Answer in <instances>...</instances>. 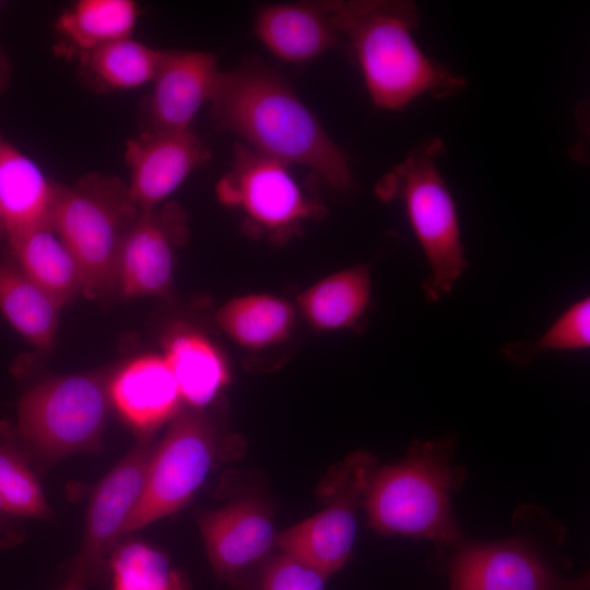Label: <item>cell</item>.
<instances>
[{
	"instance_id": "1",
	"label": "cell",
	"mask_w": 590,
	"mask_h": 590,
	"mask_svg": "<svg viewBox=\"0 0 590 590\" xmlns=\"http://www.w3.org/2000/svg\"><path fill=\"white\" fill-rule=\"evenodd\" d=\"M210 102L215 126L240 135L253 150L310 167L334 188L351 186L346 154L288 85L258 59L221 72Z\"/></svg>"
},
{
	"instance_id": "2",
	"label": "cell",
	"mask_w": 590,
	"mask_h": 590,
	"mask_svg": "<svg viewBox=\"0 0 590 590\" xmlns=\"http://www.w3.org/2000/svg\"><path fill=\"white\" fill-rule=\"evenodd\" d=\"M332 24L346 39L373 102L398 110L422 95L453 96L465 80L428 58L416 45L415 3L404 0L326 1Z\"/></svg>"
},
{
	"instance_id": "3",
	"label": "cell",
	"mask_w": 590,
	"mask_h": 590,
	"mask_svg": "<svg viewBox=\"0 0 590 590\" xmlns=\"http://www.w3.org/2000/svg\"><path fill=\"white\" fill-rule=\"evenodd\" d=\"M453 438L414 442L398 463L374 470L364 505L369 526L386 535H405L453 550L464 542L450 497L464 479L452 464Z\"/></svg>"
},
{
	"instance_id": "4",
	"label": "cell",
	"mask_w": 590,
	"mask_h": 590,
	"mask_svg": "<svg viewBox=\"0 0 590 590\" xmlns=\"http://www.w3.org/2000/svg\"><path fill=\"white\" fill-rule=\"evenodd\" d=\"M445 153L439 138H426L375 187L382 201L403 202L428 262L429 276L422 288L433 303L451 291L468 266L456 203L437 167Z\"/></svg>"
},
{
	"instance_id": "5",
	"label": "cell",
	"mask_w": 590,
	"mask_h": 590,
	"mask_svg": "<svg viewBox=\"0 0 590 590\" xmlns=\"http://www.w3.org/2000/svg\"><path fill=\"white\" fill-rule=\"evenodd\" d=\"M139 214L117 177L90 173L74 185H56L51 226L74 256L88 298L118 284L121 246Z\"/></svg>"
},
{
	"instance_id": "6",
	"label": "cell",
	"mask_w": 590,
	"mask_h": 590,
	"mask_svg": "<svg viewBox=\"0 0 590 590\" xmlns=\"http://www.w3.org/2000/svg\"><path fill=\"white\" fill-rule=\"evenodd\" d=\"M109 378L87 373L54 378L28 390L19 404V436L43 464L101 449L108 418Z\"/></svg>"
},
{
	"instance_id": "7",
	"label": "cell",
	"mask_w": 590,
	"mask_h": 590,
	"mask_svg": "<svg viewBox=\"0 0 590 590\" xmlns=\"http://www.w3.org/2000/svg\"><path fill=\"white\" fill-rule=\"evenodd\" d=\"M216 439L205 417L187 411L175 417L151 458L141 496L120 536L182 508L208 476Z\"/></svg>"
},
{
	"instance_id": "8",
	"label": "cell",
	"mask_w": 590,
	"mask_h": 590,
	"mask_svg": "<svg viewBox=\"0 0 590 590\" xmlns=\"http://www.w3.org/2000/svg\"><path fill=\"white\" fill-rule=\"evenodd\" d=\"M367 452L347 457L330 474L324 491L328 506L276 536L282 553L326 578L350 558L357 532L356 510L374 469Z\"/></svg>"
},
{
	"instance_id": "9",
	"label": "cell",
	"mask_w": 590,
	"mask_h": 590,
	"mask_svg": "<svg viewBox=\"0 0 590 590\" xmlns=\"http://www.w3.org/2000/svg\"><path fill=\"white\" fill-rule=\"evenodd\" d=\"M286 165L237 143L231 169L215 188L219 201L241 210L252 224L276 236L321 216L322 206L306 196Z\"/></svg>"
},
{
	"instance_id": "10",
	"label": "cell",
	"mask_w": 590,
	"mask_h": 590,
	"mask_svg": "<svg viewBox=\"0 0 590 590\" xmlns=\"http://www.w3.org/2000/svg\"><path fill=\"white\" fill-rule=\"evenodd\" d=\"M448 565L449 590H589V576L558 573L529 536L461 543Z\"/></svg>"
},
{
	"instance_id": "11",
	"label": "cell",
	"mask_w": 590,
	"mask_h": 590,
	"mask_svg": "<svg viewBox=\"0 0 590 590\" xmlns=\"http://www.w3.org/2000/svg\"><path fill=\"white\" fill-rule=\"evenodd\" d=\"M156 444L143 437L93 492L82 546L71 571L87 583L99 580L121 529L138 503Z\"/></svg>"
},
{
	"instance_id": "12",
	"label": "cell",
	"mask_w": 590,
	"mask_h": 590,
	"mask_svg": "<svg viewBox=\"0 0 590 590\" xmlns=\"http://www.w3.org/2000/svg\"><path fill=\"white\" fill-rule=\"evenodd\" d=\"M210 151L190 130H144L126 144L129 196L140 213L154 210L188 175L208 162Z\"/></svg>"
},
{
	"instance_id": "13",
	"label": "cell",
	"mask_w": 590,
	"mask_h": 590,
	"mask_svg": "<svg viewBox=\"0 0 590 590\" xmlns=\"http://www.w3.org/2000/svg\"><path fill=\"white\" fill-rule=\"evenodd\" d=\"M186 235L185 215L177 204L140 213L120 250L117 285L121 293L127 297L164 294L173 278L174 247Z\"/></svg>"
},
{
	"instance_id": "14",
	"label": "cell",
	"mask_w": 590,
	"mask_h": 590,
	"mask_svg": "<svg viewBox=\"0 0 590 590\" xmlns=\"http://www.w3.org/2000/svg\"><path fill=\"white\" fill-rule=\"evenodd\" d=\"M220 75L210 52L163 49L146 104L145 130H189L200 107L211 101Z\"/></svg>"
},
{
	"instance_id": "15",
	"label": "cell",
	"mask_w": 590,
	"mask_h": 590,
	"mask_svg": "<svg viewBox=\"0 0 590 590\" xmlns=\"http://www.w3.org/2000/svg\"><path fill=\"white\" fill-rule=\"evenodd\" d=\"M199 528L215 574L232 579L263 558L276 545L268 508L244 498L199 516Z\"/></svg>"
},
{
	"instance_id": "16",
	"label": "cell",
	"mask_w": 590,
	"mask_h": 590,
	"mask_svg": "<svg viewBox=\"0 0 590 590\" xmlns=\"http://www.w3.org/2000/svg\"><path fill=\"white\" fill-rule=\"evenodd\" d=\"M108 392L121 417L144 437L176 416L181 401L164 357L153 354L121 367L110 377Z\"/></svg>"
},
{
	"instance_id": "17",
	"label": "cell",
	"mask_w": 590,
	"mask_h": 590,
	"mask_svg": "<svg viewBox=\"0 0 590 590\" xmlns=\"http://www.w3.org/2000/svg\"><path fill=\"white\" fill-rule=\"evenodd\" d=\"M253 27L272 54L290 62L311 60L343 43L326 1L261 5Z\"/></svg>"
},
{
	"instance_id": "18",
	"label": "cell",
	"mask_w": 590,
	"mask_h": 590,
	"mask_svg": "<svg viewBox=\"0 0 590 590\" xmlns=\"http://www.w3.org/2000/svg\"><path fill=\"white\" fill-rule=\"evenodd\" d=\"M56 185L0 135V213L7 241L51 225Z\"/></svg>"
},
{
	"instance_id": "19",
	"label": "cell",
	"mask_w": 590,
	"mask_h": 590,
	"mask_svg": "<svg viewBox=\"0 0 590 590\" xmlns=\"http://www.w3.org/2000/svg\"><path fill=\"white\" fill-rule=\"evenodd\" d=\"M8 247L31 280L58 307L83 293L80 267L51 225L8 240Z\"/></svg>"
},
{
	"instance_id": "20",
	"label": "cell",
	"mask_w": 590,
	"mask_h": 590,
	"mask_svg": "<svg viewBox=\"0 0 590 590\" xmlns=\"http://www.w3.org/2000/svg\"><path fill=\"white\" fill-rule=\"evenodd\" d=\"M59 309L20 267L9 247L0 245V310L11 326L37 350L47 351Z\"/></svg>"
},
{
	"instance_id": "21",
	"label": "cell",
	"mask_w": 590,
	"mask_h": 590,
	"mask_svg": "<svg viewBox=\"0 0 590 590\" xmlns=\"http://www.w3.org/2000/svg\"><path fill=\"white\" fill-rule=\"evenodd\" d=\"M163 357L181 400L194 409L208 405L228 384L229 373L223 355L198 332L180 330L172 334Z\"/></svg>"
},
{
	"instance_id": "22",
	"label": "cell",
	"mask_w": 590,
	"mask_h": 590,
	"mask_svg": "<svg viewBox=\"0 0 590 590\" xmlns=\"http://www.w3.org/2000/svg\"><path fill=\"white\" fill-rule=\"evenodd\" d=\"M367 266H356L326 276L303 292L298 306L307 321L318 330L354 327L370 298Z\"/></svg>"
},
{
	"instance_id": "23",
	"label": "cell",
	"mask_w": 590,
	"mask_h": 590,
	"mask_svg": "<svg viewBox=\"0 0 590 590\" xmlns=\"http://www.w3.org/2000/svg\"><path fill=\"white\" fill-rule=\"evenodd\" d=\"M140 15L131 0H80L56 21V31L79 56L128 38Z\"/></svg>"
},
{
	"instance_id": "24",
	"label": "cell",
	"mask_w": 590,
	"mask_h": 590,
	"mask_svg": "<svg viewBox=\"0 0 590 590\" xmlns=\"http://www.w3.org/2000/svg\"><path fill=\"white\" fill-rule=\"evenodd\" d=\"M223 331L239 345L263 349L285 340L294 323L292 305L270 294L233 298L216 312Z\"/></svg>"
},
{
	"instance_id": "25",
	"label": "cell",
	"mask_w": 590,
	"mask_h": 590,
	"mask_svg": "<svg viewBox=\"0 0 590 590\" xmlns=\"http://www.w3.org/2000/svg\"><path fill=\"white\" fill-rule=\"evenodd\" d=\"M162 51L128 37L80 58L85 73L96 86L107 91L129 90L153 80Z\"/></svg>"
},
{
	"instance_id": "26",
	"label": "cell",
	"mask_w": 590,
	"mask_h": 590,
	"mask_svg": "<svg viewBox=\"0 0 590 590\" xmlns=\"http://www.w3.org/2000/svg\"><path fill=\"white\" fill-rule=\"evenodd\" d=\"M111 590H187L167 556L137 540L116 545L107 560Z\"/></svg>"
},
{
	"instance_id": "27",
	"label": "cell",
	"mask_w": 590,
	"mask_h": 590,
	"mask_svg": "<svg viewBox=\"0 0 590 590\" xmlns=\"http://www.w3.org/2000/svg\"><path fill=\"white\" fill-rule=\"evenodd\" d=\"M12 427L0 421V498L9 515L43 518L49 509L30 457Z\"/></svg>"
},
{
	"instance_id": "28",
	"label": "cell",
	"mask_w": 590,
	"mask_h": 590,
	"mask_svg": "<svg viewBox=\"0 0 590 590\" xmlns=\"http://www.w3.org/2000/svg\"><path fill=\"white\" fill-rule=\"evenodd\" d=\"M590 346V299L583 297L569 306L534 341L521 340L503 346L502 353L517 366H527L533 357L545 351H578Z\"/></svg>"
},
{
	"instance_id": "29",
	"label": "cell",
	"mask_w": 590,
	"mask_h": 590,
	"mask_svg": "<svg viewBox=\"0 0 590 590\" xmlns=\"http://www.w3.org/2000/svg\"><path fill=\"white\" fill-rule=\"evenodd\" d=\"M326 579L317 570L282 553L266 566L260 590H323Z\"/></svg>"
},
{
	"instance_id": "30",
	"label": "cell",
	"mask_w": 590,
	"mask_h": 590,
	"mask_svg": "<svg viewBox=\"0 0 590 590\" xmlns=\"http://www.w3.org/2000/svg\"><path fill=\"white\" fill-rule=\"evenodd\" d=\"M87 585L80 574L71 571L67 581L58 590H86Z\"/></svg>"
},
{
	"instance_id": "31",
	"label": "cell",
	"mask_w": 590,
	"mask_h": 590,
	"mask_svg": "<svg viewBox=\"0 0 590 590\" xmlns=\"http://www.w3.org/2000/svg\"><path fill=\"white\" fill-rule=\"evenodd\" d=\"M10 75L8 59L0 47V93H2L8 84Z\"/></svg>"
},
{
	"instance_id": "32",
	"label": "cell",
	"mask_w": 590,
	"mask_h": 590,
	"mask_svg": "<svg viewBox=\"0 0 590 590\" xmlns=\"http://www.w3.org/2000/svg\"><path fill=\"white\" fill-rule=\"evenodd\" d=\"M2 237H5V234H4L3 223H2L1 213H0V239Z\"/></svg>"
},
{
	"instance_id": "33",
	"label": "cell",
	"mask_w": 590,
	"mask_h": 590,
	"mask_svg": "<svg viewBox=\"0 0 590 590\" xmlns=\"http://www.w3.org/2000/svg\"><path fill=\"white\" fill-rule=\"evenodd\" d=\"M1 515H9V514L7 512L5 507L0 498V516Z\"/></svg>"
}]
</instances>
